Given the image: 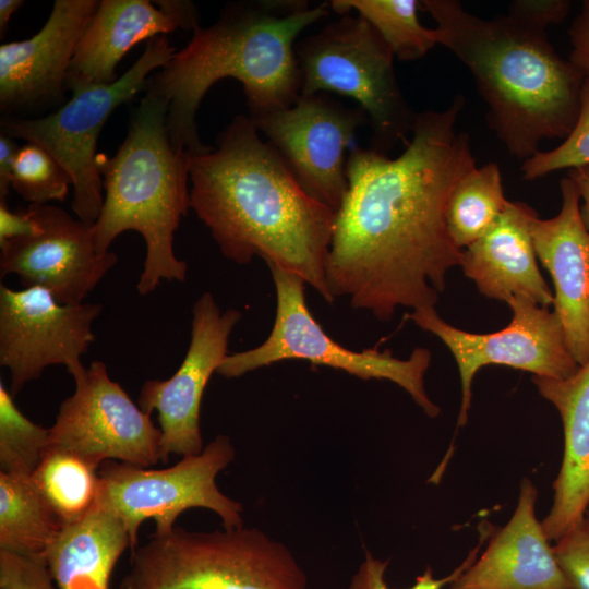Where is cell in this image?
<instances>
[{"label": "cell", "instance_id": "cell-1", "mask_svg": "<svg viewBox=\"0 0 589 589\" xmlns=\"http://www.w3.org/2000/svg\"><path fill=\"white\" fill-rule=\"evenodd\" d=\"M465 97L441 111L418 112L409 143L396 158L352 147L348 189L336 212L326 259L335 300L381 321L399 306H434L449 268L461 265L445 211L459 180L476 168L470 137L457 130Z\"/></svg>", "mask_w": 589, "mask_h": 589}, {"label": "cell", "instance_id": "cell-2", "mask_svg": "<svg viewBox=\"0 0 589 589\" xmlns=\"http://www.w3.org/2000/svg\"><path fill=\"white\" fill-rule=\"evenodd\" d=\"M216 144L189 157L190 207L223 255L238 264L257 255L334 302L325 266L336 213L302 189L249 116H236Z\"/></svg>", "mask_w": 589, "mask_h": 589}, {"label": "cell", "instance_id": "cell-11", "mask_svg": "<svg viewBox=\"0 0 589 589\" xmlns=\"http://www.w3.org/2000/svg\"><path fill=\"white\" fill-rule=\"evenodd\" d=\"M507 304L513 311L508 326L489 334H474L452 326L434 306L413 310L408 315L420 328L436 335L450 350L458 366L461 404L457 426L468 421L472 380L485 365H505L533 375L564 380L579 369L570 354L556 313L527 297L515 296Z\"/></svg>", "mask_w": 589, "mask_h": 589}, {"label": "cell", "instance_id": "cell-22", "mask_svg": "<svg viewBox=\"0 0 589 589\" xmlns=\"http://www.w3.org/2000/svg\"><path fill=\"white\" fill-rule=\"evenodd\" d=\"M177 28L175 17L148 0L99 1L70 63L68 91L115 83L116 67L131 48Z\"/></svg>", "mask_w": 589, "mask_h": 589}, {"label": "cell", "instance_id": "cell-32", "mask_svg": "<svg viewBox=\"0 0 589 589\" xmlns=\"http://www.w3.org/2000/svg\"><path fill=\"white\" fill-rule=\"evenodd\" d=\"M573 589H589V519L585 517L553 545Z\"/></svg>", "mask_w": 589, "mask_h": 589}, {"label": "cell", "instance_id": "cell-4", "mask_svg": "<svg viewBox=\"0 0 589 589\" xmlns=\"http://www.w3.org/2000/svg\"><path fill=\"white\" fill-rule=\"evenodd\" d=\"M440 45L471 72L486 120L509 155L526 160L546 139H566L580 112L585 76L563 59L545 32L509 16L485 20L456 0H422Z\"/></svg>", "mask_w": 589, "mask_h": 589}, {"label": "cell", "instance_id": "cell-12", "mask_svg": "<svg viewBox=\"0 0 589 589\" xmlns=\"http://www.w3.org/2000/svg\"><path fill=\"white\" fill-rule=\"evenodd\" d=\"M74 393L58 410L50 447L73 454L98 468L108 460L140 467L160 461L161 432L103 361H93L73 377Z\"/></svg>", "mask_w": 589, "mask_h": 589}, {"label": "cell", "instance_id": "cell-6", "mask_svg": "<svg viewBox=\"0 0 589 589\" xmlns=\"http://www.w3.org/2000/svg\"><path fill=\"white\" fill-rule=\"evenodd\" d=\"M120 589H308L290 550L255 528L176 527L131 553Z\"/></svg>", "mask_w": 589, "mask_h": 589}, {"label": "cell", "instance_id": "cell-19", "mask_svg": "<svg viewBox=\"0 0 589 589\" xmlns=\"http://www.w3.org/2000/svg\"><path fill=\"white\" fill-rule=\"evenodd\" d=\"M537 496L524 478L510 519L503 527L488 522L486 548L447 589H573L536 517Z\"/></svg>", "mask_w": 589, "mask_h": 589}, {"label": "cell", "instance_id": "cell-3", "mask_svg": "<svg viewBox=\"0 0 589 589\" xmlns=\"http://www.w3.org/2000/svg\"><path fill=\"white\" fill-rule=\"evenodd\" d=\"M329 10V1L310 7L305 0H241L227 3L211 26H197L145 86L168 105L172 147L189 155L213 148L200 139L196 113L221 79L242 84L251 119L292 106L301 95L297 38Z\"/></svg>", "mask_w": 589, "mask_h": 589}, {"label": "cell", "instance_id": "cell-34", "mask_svg": "<svg viewBox=\"0 0 589 589\" xmlns=\"http://www.w3.org/2000/svg\"><path fill=\"white\" fill-rule=\"evenodd\" d=\"M570 7L569 0H515L508 7L507 16L527 27L545 32L548 26L564 21Z\"/></svg>", "mask_w": 589, "mask_h": 589}, {"label": "cell", "instance_id": "cell-25", "mask_svg": "<svg viewBox=\"0 0 589 589\" xmlns=\"http://www.w3.org/2000/svg\"><path fill=\"white\" fill-rule=\"evenodd\" d=\"M507 201L496 163L476 167L465 175L452 191L445 211L447 230L455 245L462 250L482 237Z\"/></svg>", "mask_w": 589, "mask_h": 589}, {"label": "cell", "instance_id": "cell-23", "mask_svg": "<svg viewBox=\"0 0 589 589\" xmlns=\"http://www.w3.org/2000/svg\"><path fill=\"white\" fill-rule=\"evenodd\" d=\"M131 538L123 521L97 505L61 527L44 553L57 589H109L112 570Z\"/></svg>", "mask_w": 589, "mask_h": 589}, {"label": "cell", "instance_id": "cell-41", "mask_svg": "<svg viewBox=\"0 0 589 589\" xmlns=\"http://www.w3.org/2000/svg\"><path fill=\"white\" fill-rule=\"evenodd\" d=\"M586 517L589 519V507L587 508Z\"/></svg>", "mask_w": 589, "mask_h": 589}, {"label": "cell", "instance_id": "cell-30", "mask_svg": "<svg viewBox=\"0 0 589 589\" xmlns=\"http://www.w3.org/2000/svg\"><path fill=\"white\" fill-rule=\"evenodd\" d=\"M589 165V77H585L578 120L557 147L538 152L524 160L522 179L534 180L551 172Z\"/></svg>", "mask_w": 589, "mask_h": 589}, {"label": "cell", "instance_id": "cell-7", "mask_svg": "<svg viewBox=\"0 0 589 589\" xmlns=\"http://www.w3.org/2000/svg\"><path fill=\"white\" fill-rule=\"evenodd\" d=\"M294 50L301 95L333 92L354 99L368 116L373 151L387 155L409 143L418 112L401 92L392 49L365 19L340 15Z\"/></svg>", "mask_w": 589, "mask_h": 589}, {"label": "cell", "instance_id": "cell-15", "mask_svg": "<svg viewBox=\"0 0 589 589\" xmlns=\"http://www.w3.org/2000/svg\"><path fill=\"white\" fill-rule=\"evenodd\" d=\"M192 314L190 344L178 370L167 380L145 381L137 399L143 411H157L163 462L171 454L183 457L202 453L203 394L211 376L228 356L230 334L242 317L235 309L221 312L209 292L195 301Z\"/></svg>", "mask_w": 589, "mask_h": 589}, {"label": "cell", "instance_id": "cell-5", "mask_svg": "<svg viewBox=\"0 0 589 589\" xmlns=\"http://www.w3.org/2000/svg\"><path fill=\"white\" fill-rule=\"evenodd\" d=\"M168 105L145 94L128 133L111 157L97 155L104 203L93 225L98 252H107L124 231L139 232L146 245L136 290L146 296L161 280L183 281L188 265L173 252V236L190 207L189 157L176 151L167 130Z\"/></svg>", "mask_w": 589, "mask_h": 589}, {"label": "cell", "instance_id": "cell-14", "mask_svg": "<svg viewBox=\"0 0 589 589\" xmlns=\"http://www.w3.org/2000/svg\"><path fill=\"white\" fill-rule=\"evenodd\" d=\"M252 121L302 189L336 213L348 189L346 149L357 130L369 124L364 110L317 93Z\"/></svg>", "mask_w": 589, "mask_h": 589}, {"label": "cell", "instance_id": "cell-13", "mask_svg": "<svg viewBox=\"0 0 589 589\" xmlns=\"http://www.w3.org/2000/svg\"><path fill=\"white\" fill-rule=\"evenodd\" d=\"M99 303L62 304L38 286L20 290L0 286V365L10 372V393L17 395L50 365H63L74 377L95 340L93 323Z\"/></svg>", "mask_w": 589, "mask_h": 589}, {"label": "cell", "instance_id": "cell-40", "mask_svg": "<svg viewBox=\"0 0 589 589\" xmlns=\"http://www.w3.org/2000/svg\"><path fill=\"white\" fill-rule=\"evenodd\" d=\"M24 4L22 0H0V38H3L12 14Z\"/></svg>", "mask_w": 589, "mask_h": 589}, {"label": "cell", "instance_id": "cell-27", "mask_svg": "<svg viewBox=\"0 0 589 589\" xmlns=\"http://www.w3.org/2000/svg\"><path fill=\"white\" fill-rule=\"evenodd\" d=\"M329 4L339 15L354 11L365 19L401 61L420 59L440 44L436 28H426L419 21L421 1L332 0Z\"/></svg>", "mask_w": 589, "mask_h": 589}, {"label": "cell", "instance_id": "cell-35", "mask_svg": "<svg viewBox=\"0 0 589 589\" xmlns=\"http://www.w3.org/2000/svg\"><path fill=\"white\" fill-rule=\"evenodd\" d=\"M568 35L572 44L569 61L585 77H589V0L582 2Z\"/></svg>", "mask_w": 589, "mask_h": 589}, {"label": "cell", "instance_id": "cell-9", "mask_svg": "<svg viewBox=\"0 0 589 589\" xmlns=\"http://www.w3.org/2000/svg\"><path fill=\"white\" fill-rule=\"evenodd\" d=\"M176 51L167 35L156 36L115 83L72 94L63 106L40 118L1 119V133L43 147L64 168L73 187L71 208L83 223L94 225L104 203L96 153L103 127L115 109L145 88L151 73L163 68Z\"/></svg>", "mask_w": 589, "mask_h": 589}, {"label": "cell", "instance_id": "cell-20", "mask_svg": "<svg viewBox=\"0 0 589 589\" xmlns=\"http://www.w3.org/2000/svg\"><path fill=\"white\" fill-rule=\"evenodd\" d=\"M532 212L522 202L507 201L491 228L462 250L460 266L488 298L507 303L524 296L548 308L554 296L538 267L529 228Z\"/></svg>", "mask_w": 589, "mask_h": 589}, {"label": "cell", "instance_id": "cell-33", "mask_svg": "<svg viewBox=\"0 0 589 589\" xmlns=\"http://www.w3.org/2000/svg\"><path fill=\"white\" fill-rule=\"evenodd\" d=\"M0 589H57L44 558L0 551Z\"/></svg>", "mask_w": 589, "mask_h": 589}, {"label": "cell", "instance_id": "cell-18", "mask_svg": "<svg viewBox=\"0 0 589 589\" xmlns=\"http://www.w3.org/2000/svg\"><path fill=\"white\" fill-rule=\"evenodd\" d=\"M562 208L550 219L533 211L529 228L534 252L554 285V312L567 348L579 365L589 360V231L580 215V195L575 183L560 182Z\"/></svg>", "mask_w": 589, "mask_h": 589}, {"label": "cell", "instance_id": "cell-17", "mask_svg": "<svg viewBox=\"0 0 589 589\" xmlns=\"http://www.w3.org/2000/svg\"><path fill=\"white\" fill-rule=\"evenodd\" d=\"M97 0H56L31 38L0 46L2 118L35 119L63 106L67 73Z\"/></svg>", "mask_w": 589, "mask_h": 589}, {"label": "cell", "instance_id": "cell-29", "mask_svg": "<svg viewBox=\"0 0 589 589\" xmlns=\"http://www.w3.org/2000/svg\"><path fill=\"white\" fill-rule=\"evenodd\" d=\"M72 185L64 168L43 147L26 142L13 163L11 189L31 205L63 202Z\"/></svg>", "mask_w": 589, "mask_h": 589}, {"label": "cell", "instance_id": "cell-8", "mask_svg": "<svg viewBox=\"0 0 589 589\" xmlns=\"http://www.w3.org/2000/svg\"><path fill=\"white\" fill-rule=\"evenodd\" d=\"M276 290V314L271 334L260 346L228 354L217 373L232 378L284 360H304L341 370L362 380H388L402 387L430 418L440 413L424 388L431 352L416 348L408 359L395 358L376 347L353 351L327 335L310 312L305 281L299 275L268 263Z\"/></svg>", "mask_w": 589, "mask_h": 589}, {"label": "cell", "instance_id": "cell-28", "mask_svg": "<svg viewBox=\"0 0 589 589\" xmlns=\"http://www.w3.org/2000/svg\"><path fill=\"white\" fill-rule=\"evenodd\" d=\"M50 448L49 428L27 419L0 383V472L32 477Z\"/></svg>", "mask_w": 589, "mask_h": 589}, {"label": "cell", "instance_id": "cell-37", "mask_svg": "<svg viewBox=\"0 0 589 589\" xmlns=\"http://www.w3.org/2000/svg\"><path fill=\"white\" fill-rule=\"evenodd\" d=\"M160 9L168 12L178 22L179 28L194 31L199 24L200 13L197 7L188 0H159L154 1Z\"/></svg>", "mask_w": 589, "mask_h": 589}, {"label": "cell", "instance_id": "cell-16", "mask_svg": "<svg viewBox=\"0 0 589 589\" xmlns=\"http://www.w3.org/2000/svg\"><path fill=\"white\" fill-rule=\"evenodd\" d=\"M41 230L0 243V275L15 274L23 287L47 289L62 304H81L118 261L98 252L93 225L61 207L29 205Z\"/></svg>", "mask_w": 589, "mask_h": 589}, {"label": "cell", "instance_id": "cell-26", "mask_svg": "<svg viewBox=\"0 0 589 589\" xmlns=\"http://www.w3.org/2000/svg\"><path fill=\"white\" fill-rule=\"evenodd\" d=\"M62 526L86 516L98 502V468L80 457L49 448L32 476Z\"/></svg>", "mask_w": 589, "mask_h": 589}, {"label": "cell", "instance_id": "cell-21", "mask_svg": "<svg viewBox=\"0 0 589 589\" xmlns=\"http://www.w3.org/2000/svg\"><path fill=\"white\" fill-rule=\"evenodd\" d=\"M532 382L563 422L564 450L553 504L541 521L549 540L556 542L586 517L589 507V360L567 378L532 375Z\"/></svg>", "mask_w": 589, "mask_h": 589}, {"label": "cell", "instance_id": "cell-38", "mask_svg": "<svg viewBox=\"0 0 589 589\" xmlns=\"http://www.w3.org/2000/svg\"><path fill=\"white\" fill-rule=\"evenodd\" d=\"M20 146L9 135H0V201H7L11 189V176L15 155Z\"/></svg>", "mask_w": 589, "mask_h": 589}, {"label": "cell", "instance_id": "cell-24", "mask_svg": "<svg viewBox=\"0 0 589 589\" xmlns=\"http://www.w3.org/2000/svg\"><path fill=\"white\" fill-rule=\"evenodd\" d=\"M61 527L33 477L0 472V551L43 558Z\"/></svg>", "mask_w": 589, "mask_h": 589}, {"label": "cell", "instance_id": "cell-31", "mask_svg": "<svg viewBox=\"0 0 589 589\" xmlns=\"http://www.w3.org/2000/svg\"><path fill=\"white\" fill-rule=\"evenodd\" d=\"M480 533V542L449 575L435 578L432 567L426 566L423 573L416 577L413 585L406 589H444L448 587L478 557L488 534L486 528L481 529ZM388 563L389 560L376 558L370 551L365 550L364 558L352 576L348 589H393L385 580Z\"/></svg>", "mask_w": 589, "mask_h": 589}, {"label": "cell", "instance_id": "cell-36", "mask_svg": "<svg viewBox=\"0 0 589 589\" xmlns=\"http://www.w3.org/2000/svg\"><path fill=\"white\" fill-rule=\"evenodd\" d=\"M41 230L31 211L13 212L7 201H0V243L19 237L33 236Z\"/></svg>", "mask_w": 589, "mask_h": 589}, {"label": "cell", "instance_id": "cell-39", "mask_svg": "<svg viewBox=\"0 0 589 589\" xmlns=\"http://www.w3.org/2000/svg\"><path fill=\"white\" fill-rule=\"evenodd\" d=\"M567 177L575 183L582 200L580 215L589 231V165L568 169Z\"/></svg>", "mask_w": 589, "mask_h": 589}, {"label": "cell", "instance_id": "cell-10", "mask_svg": "<svg viewBox=\"0 0 589 589\" xmlns=\"http://www.w3.org/2000/svg\"><path fill=\"white\" fill-rule=\"evenodd\" d=\"M235 455L230 438L220 434L202 453L183 456L166 469L105 461L98 469L97 503L123 521L132 550L137 546V530L144 520L153 518L155 533L166 534L189 508L215 512L226 529L243 527L242 504L221 493L216 484L217 474L232 462Z\"/></svg>", "mask_w": 589, "mask_h": 589}]
</instances>
